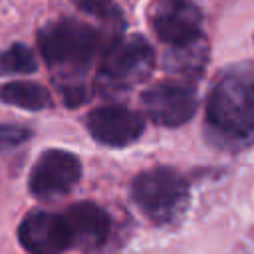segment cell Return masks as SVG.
<instances>
[{
	"instance_id": "obj_1",
	"label": "cell",
	"mask_w": 254,
	"mask_h": 254,
	"mask_svg": "<svg viewBox=\"0 0 254 254\" xmlns=\"http://www.w3.org/2000/svg\"><path fill=\"white\" fill-rule=\"evenodd\" d=\"M206 139L220 151L238 153L254 145V67L226 69L212 85L204 115Z\"/></svg>"
},
{
	"instance_id": "obj_2",
	"label": "cell",
	"mask_w": 254,
	"mask_h": 254,
	"mask_svg": "<svg viewBox=\"0 0 254 254\" xmlns=\"http://www.w3.org/2000/svg\"><path fill=\"white\" fill-rule=\"evenodd\" d=\"M38 48L52 69L67 75L85 71L101 54L103 40L93 26L64 18L38 32Z\"/></svg>"
},
{
	"instance_id": "obj_3",
	"label": "cell",
	"mask_w": 254,
	"mask_h": 254,
	"mask_svg": "<svg viewBox=\"0 0 254 254\" xmlns=\"http://www.w3.org/2000/svg\"><path fill=\"white\" fill-rule=\"evenodd\" d=\"M131 196L147 218L169 224L179 220L189 204V183L173 167H153L133 179Z\"/></svg>"
},
{
	"instance_id": "obj_4",
	"label": "cell",
	"mask_w": 254,
	"mask_h": 254,
	"mask_svg": "<svg viewBox=\"0 0 254 254\" xmlns=\"http://www.w3.org/2000/svg\"><path fill=\"white\" fill-rule=\"evenodd\" d=\"M155 52L141 36H127L111 44L99 65V85L105 89H129L151 75Z\"/></svg>"
},
{
	"instance_id": "obj_5",
	"label": "cell",
	"mask_w": 254,
	"mask_h": 254,
	"mask_svg": "<svg viewBox=\"0 0 254 254\" xmlns=\"http://www.w3.org/2000/svg\"><path fill=\"white\" fill-rule=\"evenodd\" d=\"M81 161L64 149H48L34 163L28 189L38 198H56L67 194L81 179Z\"/></svg>"
},
{
	"instance_id": "obj_6",
	"label": "cell",
	"mask_w": 254,
	"mask_h": 254,
	"mask_svg": "<svg viewBox=\"0 0 254 254\" xmlns=\"http://www.w3.org/2000/svg\"><path fill=\"white\" fill-rule=\"evenodd\" d=\"M143 109L147 117L161 127L185 125L196 111V93L185 83H157L143 91Z\"/></svg>"
},
{
	"instance_id": "obj_7",
	"label": "cell",
	"mask_w": 254,
	"mask_h": 254,
	"mask_svg": "<svg viewBox=\"0 0 254 254\" xmlns=\"http://www.w3.org/2000/svg\"><path fill=\"white\" fill-rule=\"evenodd\" d=\"M85 127L101 145L125 147L143 135L145 119L137 111L123 105H101L87 113Z\"/></svg>"
},
{
	"instance_id": "obj_8",
	"label": "cell",
	"mask_w": 254,
	"mask_h": 254,
	"mask_svg": "<svg viewBox=\"0 0 254 254\" xmlns=\"http://www.w3.org/2000/svg\"><path fill=\"white\" fill-rule=\"evenodd\" d=\"M151 24L159 40L181 46L202 36V14L190 0H161L151 10Z\"/></svg>"
},
{
	"instance_id": "obj_9",
	"label": "cell",
	"mask_w": 254,
	"mask_h": 254,
	"mask_svg": "<svg viewBox=\"0 0 254 254\" xmlns=\"http://www.w3.org/2000/svg\"><path fill=\"white\" fill-rule=\"evenodd\" d=\"M18 238L30 254H62L73 246L64 214L48 210L28 212L18 226Z\"/></svg>"
},
{
	"instance_id": "obj_10",
	"label": "cell",
	"mask_w": 254,
	"mask_h": 254,
	"mask_svg": "<svg viewBox=\"0 0 254 254\" xmlns=\"http://www.w3.org/2000/svg\"><path fill=\"white\" fill-rule=\"evenodd\" d=\"M64 218L71 232V244L91 250L105 242L109 234V216L95 202H75L65 212Z\"/></svg>"
},
{
	"instance_id": "obj_11",
	"label": "cell",
	"mask_w": 254,
	"mask_h": 254,
	"mask_svg": "<svg viewBox=\"0 0 254 254\" xmlns=\"http://www.w3.org/2000/svg\"><path fill=\"white\" fill-rule=\"evenodd\" d=\"M206 42L204 38H196L192 42L171 46V50L165 56V67L173 73L185 75V77H198L206 64Z\"/></svg>"
},
{
	"instance_id": "obj_12",
	"label": "cell",
	"mask_w": 254,
	"mask_h": 254,
	"mask_svg": "<svg viewBox=\"0 0 254 254\" xmlns=\"http://www.w3.org/2000/svg\"><path fill=\"white\" fill-rule=\"evenodd\" d=\"M0 101L28 109V111H42L52 107L50 91L36 83V81H8L0 87Z\"/></svg>"
},
{
	"instance_id": "obj_13",
	"label": "cell",
	"mask_w": 254,
	"mask_h": 254,
	"mask_svg": "<svg viewBox=\"0 0 254 254\" xmlns=\"http://www.w3.org/2000/svg\"><path fill=\"white\" fill-rule=\"evenodd\" d=\"M36 56L24 44H14L0 54V73L4 75H26L36 71Z\"/></svg>"
},
{
	"instance_id": "obj_14",
	"label": "cell",
	"mask_w": 254,
	"mask_h": 254,
	"mask_svg": "<svg viewBox=\"0 0 254 254\" xmlns=\"http://www.w3.org/2000/svg\"><path fill=\"white\" fill-rule=\"evenodd\" d=\"M30 135H32L30 129H26L22 125H12V123L0 125V155L16 149L26 139H30Z\"/></svg>"
},
{
	"instance_id": "obj_15",
	"label": "cell",
	"mask_w": 254,
	"mask_h": 254,
	"mask_svg": "<svg viewBox=\"0 0 254 254\" xmlns=\"http://www.w3.org/2000/svg\"><path fill=\"white\" fill-rule=\"evenodd\" d=\"M83 12H89V14H95V16H103L111 10L113 2L115 0H73Z\"/></svg>"
}]
</instances>
